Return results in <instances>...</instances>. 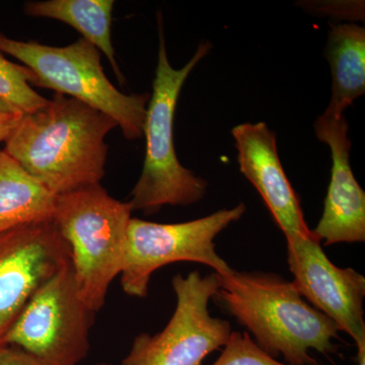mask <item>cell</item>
Segmentation results:
<instances>
[{
  "label": "cell",
  "instance_id": "cell-1",
  "mask_svg": "<svg viewBox=\"0 0 365 365\" xmlns=\"http://www.w3.org/2000/svg\"><path fill=\"white\" fill-rule=\"evenodd\" d=\"M117 122L95 108L55 93L24 115L4 150L55 196L101 184L108 157L106 137Z\"/></svg>",
  "mask_w": 365,
  "mask_h": 365
},
{
  "label": "cell",
  "instance_id": "cell-2",
  "mask_svg": "<svg viewBox=\"0 0 365 365\" xmlns=\"http://www.w3.org/2000/svg\"><path fill=\"white\" fill-rule=\"evenodd\" d=\"M220 276V275H218ZM216 297L253 335L254 342L289 365H319L309 350L337 351L339 328L302 299L294 283L275 273L239 272L220 276Z\"/></svg>",
  "mask_w": 365,
  "mask_h": 365
},
{
  "label": "cell",
  "instance_id": "cell-3",
  "mask_svg": "<svg viewBox=\"0 0 365 365\" xmlns=\"http://www.w3.org/2000/svg\"><path fill=\"white\" fill-rule=\"evenodd\" d=\"M160 48L143 135L146 153L143 169L128 201L132 211L155 213L163 206H189L202 200L208 182L182 167L178 160L174 141L175 113L178 98L188 78L210 51L209 42L201 43L188 63L182 68L170 64L163 33L162 14H158Z\"/></svg>",
  "mask_w": 365,
  "mask_h": 365
},
{
  "label": "cell",
  "instance_id": "cell-4",
  "mask_svg": "<svg viewBox=\"0 0 365 365\" xmlns=\"http://www.w3.org/2000/svg\"><path fill=\"white\" fill-rule=\"evenodd\" d=\"M131 215L129 203L113 198L101 184L56 196L53 222L71 249L81 299L95 313L123 269Z\"/></svg>",
  "mask_w": 365,
  "mask_h": 365
},
{
  "label": "cell",
  "instance_id": "cell-5",
  "mask_svg": "<svg viewBox=\"0 0 365 365\" xmlns=\"http://www.w3.org/2000/svg\"><path fill=\"white\" fill-rule=\"evenodd\" d=\"M0 53L11 55L33 72L32 86L81 101L117 122L129 140L143 136L148 93L125 95L106 76L100 51L81 38L64 47L11 39L0 33Z\"/></svg>",
  "mask_w": 365,
  "mask_h": 365
},
{
  "label": "cell",
  "instance_id": "cell-6",
  "mask_svg": "<svg viewBox=\"0 0 365 365\" xmlns=\"http://www.w3.org/2000/svg\"><path fill=\"white\" fill-rule=\"evenodd\" d=\"M244 203L181 223H157L131 218L127 230L123 269L120 274L125 294L143 299L151 276L176 262H195L225 276L234 269L216 252L215 237L246 212Z\"/></svg>",
  "mask_w": 365,
  "mask_h": 365
},
{
  "label": "cell",
  "instance_id": "cell-7",
  "mask_svg": "<svg viewBox=\"0 0 365 365\" xmlns=\"http://www.w3.org/2000/svg\"><path fill=\"white\" fill-rule=\"evenodd\" d=\"M95 314L81 299L71 260L31 297L4 344L48 365H79L90 352Z\"/></svg>",
  "mask_w": 365,
  "mask_h": 365
},
{
  "label": "cell",
  "instance_id": "cell-8",
  "mask_svg": "<svg viewBox=\"0 0 365 365\" xmlns=\"http://www.w3.org/2000/svg\"><path fill=\"white\" fill-rule=\"evenodd\" d=\"M172 285L177 304L169 323L155 335L137 336L121 365H202L227 344L232 333L230 322L209 312V302L220 290V276L177 274Z\"/></svg>",
  "mask_w": 365,
  "mask_h": 365
},
{
  "label": "cell",
  "instance_id": "cell-9",
  "mask_svg": "<svg viewBox=\"0 0 365 365\" xmlns=\"http://www.w3.org/2000/svg\"><path fill=\"white\" fill-rule=\"evenodd\" d=\"M71 260L53 220L0 234V344L34 294Z\"/></svg>",
  "mask_w": 365,
  "mask_h": 365
},
{
  "label": "cell",
  "instance_id": "cell-10",
  "mask_svg": "<svg viewBox=\"0 0 365 365\" xmlns=\"http://www.w3.org/2000/svg\"><path fill=\"white\" fill-rule=\"evenodd\" d=\"M287 248L292 282L302 299L347 333L356 346L365 344L364 276L335 265L314 234L287 237Z\"/></svg>",
  "mask_w": 365,
  "mask_h": 365
},
{
  "label": "cell",
  "instance_id": "cell-11",
  "mask_svg": "<svg viewBox=\"0 0 365 365\" xmlns=\"http://www.w3.org/2000/svg\"><path fill=\"white\" fill-rule=\"evenodd\" d=\"M314 131L330 148L333 163L323 215L312 232L325 246L364 242L365 193L350 165L347 120L324 113L317 119Z\"/></svg>",
  "mask_w": 365,
  "mask_h": 365
},
{
  "label": "cell",
  "instance_id": "cell-12",
  "mask_svg": "<svg viewBox=\"0 0 365 365\" xmlns=\"http://www.w3.org/2000/svg\"><path fill=\"white\" fill-rule=\"evenodd\" d=\"M232 134L240 170L259 192L285 237L313 235L299 197L283 170L276 134L264 122L237 125Z\"/></svg>",
  "mask_w": 365,
  "mask_h": 365
},
{
  "label": "cell",
  "instance_id": "cell-13",
  "mask_svg": "<svg viewBox=\"0 0 365 365\" xmlns=\"http://www.w3.org/2000/svg\"><path fill=\"white\" fill-rule=\"evenodd\" d=\"M325 56L332 71V97L324 112L344 116L365 93V30L354 24H331Z\"/></svg>",
  "mask_w": 365,
  "mask_h": 365
},
{
  "label": "cell",
  "instance_id": "cell-14",
  "mask_svg": "<svg viewBox=\"0 0 365 365\" xmlns=\"http://www.w3.org/2000/svg\"><path fill=\"white\" fill-rule=\"evenodd\" d=\"M56 196L0 150V234L53 220Z\"/></svg>",
  "mask_w": 365,
  "mask_h": 365
},
{
  "label": "cell",
  "instance_id": "cell-15",
  "mask_svg": "<svg viewBox=\"0 0 365 365\" xmlns=\"http://www.w3.org/2000/svg\"><path fill=\"white\" fill-rule=\"evenodd\" d=\"M114 0H46L26 2L24 11L34 18L51 19L76 29L83 39L104 53L120 83H124L111 40Z\"/></svg>",
  "mask_w": 365,
  "mask_h": 365
},
{
  "label": "cell",
  "instance_id": "cell-16",
  "mask_svg": "<svg viewBox=\"0 0 365 365\" xmlns=\"http://www.w3.org/2000/svg\"><path fill=\"white\" fill-rule=\"evenodd\" d=\"M33 78L28 67L9 61L0 53V98L25 114L37 111L49 101L34 90Z\"/></svg>",
  "mask_w": 365,
  "mask_h": 365
},
{
  "label": "cell",
  "instance_id": "cell-17",
  "mask_svg": "<svg viewBox=\"0 0 365 365\" xmlns=\"http://www.w3.org/2000/svg\"><path fill=\"white\" fill-rule=\"evenodd\" d=\"M212 365H289L262 350L250 334L232 331L220 356Z\"/></svg>",
  "mask_w": 365,
  "mask_h": 365
},
{
  "label": "cell",
  "instance_id": "cell-18",
  "mask_svg": "<svg viewBox=\"0 0 365 365\" xmlns=\"http://www.w3.org/2000/svg\"><path fill=\"white\" fill-rule=\"evenodd\" d=\"M25 113L19 108L0 98V143H6V139L16 130Z\"/></svg>",
  "mask_w": 365,
  "mask_h": 365
},
{
  "label": "cell",
  "instance_id": "cell-19",
  "mask_svg": "<svg viewBox=\"0 0 365 365\" xmlns=\"http://www.w3.org/2000/svg\"><path fill=\"white\" fill-rule=\"evenodd\" d=\"M0 365H48L18 346L0 344Z\"/></svg>",
  "mask_w": 365,
  "mask_h": 365
},
{
  "label": "cell",
  "instance_id": "cell-20",
  "mask_svg": "<svg viewBox=\"0 0 365 365\" xmlns=\"http://www.w3.org/2000/svg\"><path fill=\"white\" fill-rule=\"evenodd\" d=\"M357 365H365V344L357 346Z\"/></svg>",
  "mask_w": 365,
  "mask_h": 365
},
{
  "label": "cell",
  "instance_id": "cell-21",
  "mask_svg": "<svg viewBox=\"0 0 365 365\" xmlns=\"http://www.w3.org/2000/svg\"><path fill=\"white\" fill-rule=\"evenodd\" d=\"M97 365H111V364H104V362H102V364H98Z\"/></svg>",
  "mask_w": 365,
  "mask_h": 365
}]
</instances>
